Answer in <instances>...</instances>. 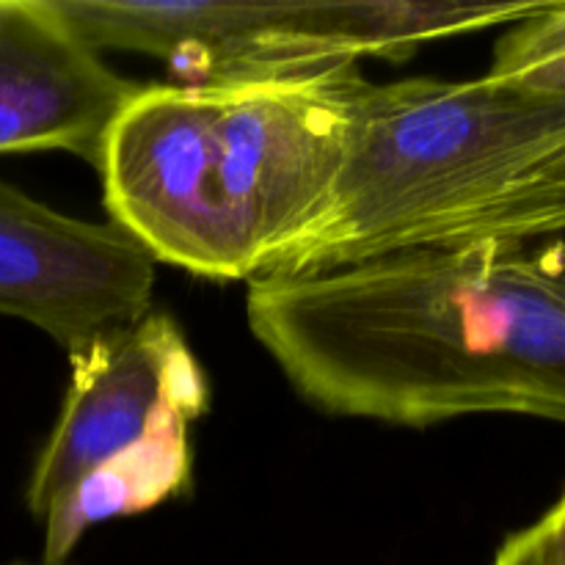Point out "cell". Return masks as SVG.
<instances>
[{
    "label": "cell",
    "mask_w": 565,
    "mask_h": 565,
    "mask_svg": "<svg viewBox=\"0 0 565 565\" xmlns=\"http://www.w3.org/2000/svg\"><path fill=\"white\" fill-rule=\"evenodd\" d=\"M97 50L166 61L191 86L268 83L356 70L329 0L207 3V0H55Z\"/></svg>",
    "instance_id": "277c9868"
},
{
    "label": "cell",
    "mask_w": 565,
    "mask_h": 565,
    "mask_svg": "<svg viewBox=\"0 0 565 565\" xmlns=\"http://www.w3.org/2000/svg\"><path fill=\"white\" fill-rule=\"evenodd\" d=\"M254 340L337 417L425 428L472 414L565 425V285L546 252H408L254 279Z\"/></svg>",
    "instance_id": "6da1fadb"
},
{
    "label": "cell",
    "mask_w": 565,
    "mask_h": 565,
    "mask_svg": "<svg viewBox=\"0 0 565 565\" xmlns=\"http://www.w3.org/2000/svg\"><path fill=\"white\" fill-rule=\"evenodd\" d=\"M539 527L544 533L546 544H550L555 565H565V491L561 500L550 508V513L541 519Z\"/></svg>",
    "instance_id": "7c38bea8"
},
{
    "label": "cell",
    "mask_w": 565,
    "mask_h": 565,
    "mask_svg": "<svg viewBox=\"0 0 565 565\" xmlns=\"http://www.w3.org/2000/svg\"><path fill=\"white\" fill-rule=\"evenodd\" d=\"M70 362L64 406L25 489L28 511L42 522L94 467L136 445L160 414L177 408L199 419L210 406L202 364L169 315L149 312Z\"/></svg>",
    "instance_id": "8992f818"
},
{
    "label": "cell",
    "mask_w": 565,
    "mask_h": 565,
    "mask_svg": "<svg viewBox=\"0 0 565 565\" xmlns=\"http://www.w3.org/2000/svg\"><path fill=\"white\" fill-rule=\"evenodd\" d=\"M565 230V94L505 75L353 88L329 204L274 276Z\"/></svg>",
    "instance_id": "3957f363"
},
{
    "label": "cell",
    "mask_w": 565,
    "mask_h": 565,
    "mask_svg": "<svg viewBox=\"0 0 565 565\" xmlns=\"http://www.w3.org/2000/svg\"><path fill=\"white\" fill-rule=\"evenodd\" d=\"M138 86L99 58L55 0H0V154L64 149L97 166Z\"/></svg>",
    "instance_id": "52a82bcc"
},
{
    "label": "cell",
    "mask_w": 565,
    "mask_h": 565,
    "mask_svg": "<svg viewBox=\"0 0 565 565\" xmlns=\"http://www.w3.org/2000/svg\"><path fill=\"white\" fill-rule=\"evenodd\" d=\"M154 259L114 221H83L0 182V315L75 356L147 318Z\"/></svg>",
    "instance_id": "5b68a950"
},
{
    "label": "cell",
    "mask_w": 565,
    "mask_h": 565,
    "mask_svg": "<svg viewBox=\"0 0 565 565\" xmlns=\"http://www.w3.org/2000/svg\"><path fill=\"white\" fill-rule=\"evenodd\" d=\"M359 70L138 86L94 169L114 224L154 263L265 279L318 224L345 158Z\"/></svg>",
    "instance_id": "7a4b0ae2"
},
{
    "label": "cell",
    "mask_w": 565,
    "mask_h": 565,
    "mask_svg": "<svg viewBox=\"0 0 565 565\" xmlns=\"http://www.w3.org/2000/svg\"><path fill=\"white\" fill-rule=\"evenodd\" d=\"M544 3H450V0H329L337 33L359 58L401 61L419 44L502 22L530 20Z\"/></svg>",
    "instance_id": "9c48e42d"
},
{
    "label": "cell",
    "mask_w": 565,
    "mask_h": 565,
    "mask_svg": "<svg viewBox=\"0 0 565 565\" xmlns=\"http://www.w3.org/2000/svg\"><path fill=\"white\" fill-rule=\"evenodd\" d=\"M491 72L565 94V3H544L539 14L513 25L497 47Z\"/></svg>",
    "instance_id": "30bf717a"
},
{
    "label": "cell",
    "mask_w": 565,
    "mask_h": 565,
    "mask_svg": "<svg viewBox=\"0 0 565 565\" xmlns=\"http://www.w3.org/2000/svg\"><path fill=\"white\" fill-rule=\"evenodd\" d=\"M188 414L169 408L152 428L94 467L53 511L44 516V563L64 565L83 535L119 516L152 511L191 486L193 456Z\"/></svg>",
    "instance_id": "ba28073f"
},
{
    "label": "cell",
    "mask_w": 565,
    "mask_h": 565,
    "mask_svg": "<svg viewBox=\"0 0 565 565\" xmlns=\"http://www.w3.org/2000/svg\"><path fill=\"white\" fill-rule=\"evenodd\" d=\"M494 565H555V557H552L541 527L533 524V527L511 535L502 544V550L494 557Z\"/></svg>",
    "instance_id": "8fae6325"
},
{
    "label": "cell",
    "mask_w": 565,
    "mask_h": 565,
    "mask_svg": "<svg viewBox=\"0 0 565 565\" xmlns=\"http://www.w3.org/2000/svg\"><path fill=\"white\" fill-rule=\"evenodd\" d=\"M544 252H546V259H550V265L555 268V274L565 281V246H552V248H544Z\"/></svg>",
    "instance_id": "4fadbf2b"
}]
</instances>
